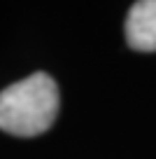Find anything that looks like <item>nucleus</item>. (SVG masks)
Returning a JSON list of instances; mask_svg holds the SVG:
<instances>
[{
  "mask_svg": "<svg viewBox=\"0 0 156 159\" xmlns=\"http://www.w3.org/2000/svg\"><path fill=\"white\" fill-rule=\"evenodd\" d=\"M58 84L47 73H33L0 91V131L19 138L40 136L58 115Z\"/></svg>",
  "mask_w": 156,
  "mask_h": 159,
  "instance_id": "nucleus-1",
  "label": "nucleus"
},
{
  "mask_svg": "<svg viewBox=\"0 0 156 159\" xmlns=\"http://www.w3.org/2000/svg\"><path fill=\"white\" fill-rule=\"evenodd\" d=\"M126 42L135 52H156V0H140L128 10Z\"/></svg>",
  "mask_w": 156,
  "mask_h": 159,
  "instance_id": "nucleus-2",
  "label": "nucleus"
}]
</instances>
